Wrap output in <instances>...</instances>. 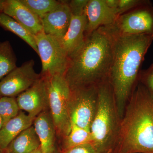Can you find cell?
<instances>
[{
  "mask_svg": "<svg viewBox=\"0 0 153 153\" xmlns=\"http://www.w3.org/2000/svg\"><path fill=\"white\" fill-rule=\"evenodd\" d=\"M112 55L108 80L113 90L121 119L139 79L145 55L153 42L147 34L122 35L114 32Z\"/></svg>",
  "mask_w": 153,
  "mask_h": 153,
  "instance_id": "cell-1",
  "label": "cell"
},
{
  "mask_svg": "<svg viewBox=\"0 0 153 153\" xmlns=\"http://www.w3.org/2000/svg\"><path fill=\"white\" fill-rule=\"evenodd\" d=\"M112 39L107 27H101L85 36L82 46L69 57L64 76L70 89L98 85L108 79Z\"/></svg>",
  "mask_w": 153,
  "mask_h": 153,
  "instance_id": "cell-2",
  "label": "cell"
},
{
  "mask_svg": "<svg viewBox=\"0 0 153 153\" xmlns=\"http://www.w3.org/2000/svg\"><path fill=\"white\" fill-rule=\"evenodd\" d=\"M153 153V94L137 84L125 109L113 153Z\"/></svg>",
  "mask_w": 153,
  "mask_h": 153,
  "instance_id": "cell-3",
  "label": "cell"
},
{
  "mask_svg": "<svg viewBox=\"0 0 153 153\" xmlns=\"http://www.w3.org/2000/svg\"><path fill=\"white\" fill-rule=\"evenodd\" d=\"M120 117L108 79L98 85L97 108L90 127L92 143L99 153H113L120 133Z\"/></svg>",
  "mask_w": 153,
  "mask_h": 153,
  "instance_id": "cell-4",
  "label": "cell"
},
{
  "mask_svg": "<svg viewBox=\"0 0 153 153\" xmlns=\"http://www.w3.org/2000/svg\"><path fill=\"white\" fill-rule=\"evenodd\" d=\"M45 77L48 87L49 111L56 131L63 138L69 133L71 128L68 108L71 89L64 76Z\"/></svg>",
  "mask_w": 153,
  "mask_h": 153,
  "instance_id": "cell-5",
  "label": "cell"
},
{
  "mask_svg": "<svg viewBox=\"0 0 153 153\" xmlns=\"http://www.w3.org/2000/svg\"><path fill=\"white\" fill-rule=\"evenodd\" d=\"M98 85L71 89L68 113L71 125L90 130L97 108Z\"/></svg>",
  "mask_w": 153,
  "mask_h": 153,
  "instance_id": "cell-6",
  "label": "cell"
},
{
  "mask_svg": "<svg viewBox=\"0 0 153 153\" xmlns=\"http://www.w3.org/2000/svg\"><path fill=\"white\" fill-rule=\"evenodd\" d=\"M35 36L42 63L41 75L64 76L69 62V57L57 38L44 32Z\"/></svg>",
  "mask_w": 153,
  "mask_h": 153,
  "instance_id": "cell-7",
  "label": "cell"
},
{
  "mask_svg": "<svg viewBox=\"0 0 153 153\" xmlns=\"http://www.w3.org/2000/svg\"><path fill=\"white\" fill-rule=\"evenodd\" d=\"M122 35L147 34L153 36V6L150 1L120 15L114 25L108 26Z\"/></svg>",
  "mask_w": 153,
  "mask_h": 153,
  "instance_id": "cell-8",
  "label": "cell"
},
{
  "mask_svg": "<svg viewBox=\"0 0 153 153\" xmlns=\"http://www.w3.org/2000/svg\"><path fill=\"white\" fill-rule=\"evenodd\" d=\"M34 67V60H28L5 76L0 81L1 96L15 97L31 87L41 76Z\"/></svg>",
  "mask_w": 153,
  "mask_h": 153,
  "instance_id": "cell-9",
  "label": "cell"
},
{
  "mask_svg": "<svg viewBox=\"0 0 153 153\" xmlns=\"http://www.w3.org/2000/svg\"><path fill=\"white\" fill-rule=\"evenodd\" d=\"M16 99L20 110L26 111L34 118L49 110L46 77L41 75L31 87L18 95Z\"/></svg>",
  "mask_w": 153,
  "mask_h": 153,
  "instance_id": "cell-10",
  "label": "cell"
},
{
  "mask_svg": "<svg viewBox=\"0 0 153 153\" xmlns=\"http://www.w3.org/2000/svg\"><path fill=\"white\" fill-rule=\"evenodd\" d=\"M71 18L68 1H59L55 8L41 19L44 33L60 40L68 30Z\"/></svg>",
  "mask_w": 153,
  "mask_h": 153,
  "instance_id": "cell-11",
  "label": "cell"
},
{
  "mask_svg": "<svg viewBox=\"0 0 153 153\" xmlns=\"http://www.w3.org/2000/svg\"><path fill=\"white\" fill-rule=\"evenodd\" d=\"M85 14L87 19L85 36L103 27L114 25L118 16L108 7L105 0H88Z\"/></svg>",
  "mask_w": 153,
  "mask_h": 153,
  "instance_id": "cell-12",
  "label": "cell"
},
{
  "mask_svg": "<svg viewBox=\"0 0 153 153\" xmlns=\"http://www.w3.org/2000/svg\"><path fill=\"white\" fill-rule=\"evenodd\" d=\"M2 12L17 21L34 36L44 32L41 19L19 0H5Z\"/></svg>",
  "mask_w": 153,
  "mask_h": 153,
  "instance_id": "cell-13",
  "label": "cell"
},
{
  "mask_svg": "<svg viewBox=\"0 0 153 153\" xmlns=\"http://www.w3.org/2000/svg\"><path fill=\"white\" fill-rule=\"evenodd\" d=\"M87 19L85 13L73 16L65 36L59 40L61 46L70 57L82 46L85 41Z\"/></svg>",
  "mask_w": 153,
  "mask_h": 153,
  "instance_id": "cell-14",
  "label": "cell"
},
{
  "mask_svg": "<svg viewBox=\"0 0 153 153\" xmlns=\"http://www.w3.org/2000/svg\"><path fill=\"white\" fill-rule=\"evenodd\" d=\"M33 126L38 137L43 153H55L56 128L49 110L37 116L34 120Z\"/></svg>",
  "mask_w": 153,
  "mask_h": 153,
  "instance_id": "cell-15",
  "label": "cell"
},
{
  "mask_svg": "<svg viewBox=\"0 0 153 153\" xmlns=\"http://www.w3.org/2000/svg\"><path fill=\"white\" fill-rule=\"evenodd\" d=\"M35 119L20 111L17 116L5 123L0 129V149L4 151L17 136L33 125Z\"/></svg>",
  "mask_w": 153,
  "mask_h": 153,
  "instance_id": "cell-16",
  "label": "cell"
},
{
  "mask_svg": "<svg viewBox=\"0 0 153 153\" xmlns=\"http://www.w3.org/2000/svg\"><path fill=\"white\" fill-rule=\"evenodd\" d=\"M41 144L33 126L17 136L4 151V153H32Z\"/></svg>",
  "mask_w": 153,
  "mask_h": 153,
  "instance_id": "cell-17",
  "label": "cell"
},
{
  "mask_svg": "<svg viewBox=\"0 0 153 153\" xmlns=\"http://www.w3.org/2000/svg\"><path fill=\"white\" fill-rule=\"evenodd\" d=\"M0 27L13 33L27 44L38 55L35 36L13 19L0 12Z\"/></svg>",
  "mask_w": 153,
  "mask_h": 153,
  "instance_id": "cell-18",
  "label": "cell"
},
{
  "mask_svg": "<svg viewBox=\"0 0 153 153\" xmlns=\"http://www.w3.org/2000/svg\"><path fill=\"white\" fill-rule=\"evenodd\" d=\"M17 57L9 41L0 42V81L17 67Z\"/></svg>",
  "mask_w": 153,
  "mask_h": 153,
  "instance_id": "cell-19",
  "label": "cell"
},
{
  "mask_svg": "<svg viewBox=\"0 0 153 153\" xmlns=\"http://www.w3.org/2000/svg\"><path fill=\"white\" fill-rule=\"evenodd\" d=\"M63 138L62 151L92 142L90 130L82 128L75 125H71L69 133Z\"/></svg>",
  "mask_w": 153,
  "mask_h": 153,
  "instance_id": "cell-20",
  "label": "cell"
},
{
  "mask_svg": "<svg viewBox=\"0 0 153 153\" xmlns=\"http://www.w3.org/2000/svg\"><path fill=\"white\" fill-rule=\"evenodd\" d=\"M40 19L55 8L59 1L55 0H19Z\"/></svg>",
  "mask_w": 153,
  "mask_h": 153,
  "instance_id": "cell-21",
  "label": "cell"
},
{
  "mask_svg": "<svg viewBox=\"0 0 153 153\" xmlns=\"http://www.w3.org/2000/svg\"><path fill=\"white\" fill-rule=\"evenodd\" d=\"M20 111L16 97H1L0 98V115L5 123L17 116Z\"/></svg>",
  "mask_w": 153,
  "mask_h": 153,
  "instance_id": "cell-22",
  "label": "cell"
},
{
  "mask_svg": "<svg viewBox=\"0 0 153 153\" xmlns=\"http://www.w3.org/2000/svg\"><path fill=\"white\" fill-rule=\"evenodd\" d=\"M147 1V0H119L117 9L118 16L135 8Z\"/></svg>",
  "mask_w": 153,
  "mask_h": 153,
  "instance_id": "cell-23",
  "label": "cell"
},
{
  "mask_svg": "<svg viewBox=\"0 0 153 153\" xmlns=\"http://www.w3.org/2000/svg\"><path fill=\"white\" fill-rule=\"evenodd\" d=\"M139 79L153 94V63L147 69L140 71Z\"/></svg>",
  "mask_w": 153,
  "mask_h": 153,
  "instance_id": "cell-24",
  "label": "cell"
},
{
  "mask_svg": "<svg viewBox=\"0 0 153 153\" xmlns=\"http://www.w3.org/2000/svg\"><path fill=\"white\" fill-rule=\"evenodd\" d=\"M88 0H71L68 1L71 15L80 16L85 13V9Z\"/></svg>",
  "mask_w": 153,
  "mask_h": 153,
  "instance_id": "cell-25",
  "label": "cell"
},
{
  "mask_svg": "<svg viewBox=\"0 0 153 153\" xmlns=\"http://www.w3.org/2000/svg\"><path fill=\"white\" fill-rule=\"evenodd\" d=\"M60 153H99L92 143H87L63 151Z\"/></svg>",
  "mask_w": 153,
  "mask_h": 153,
  "instance_id": "cell-26",
  "label": "cell"
},
{
  "mask_svg": "<svg viewBox=\"0 0 153 153\" xmlns=\"http://www.w3.org/2000/svg\"><path fill=\"white\" fill-rule=\"evenodd\" d=\"M105 2L108 7L115 12V13L117 14V9L118 6L119 0H105Z\"/></svg>",
  "mask_w": 153,
  "mask_h": 153,
  "instance_id": "cell-27",
  "label": "cell"
},
{
  "mask_svg": "<svg viewBox=\"0 0 153 153\" xmlns=\"http://www.w3.org/2000/svg\"><path fill=\"white\" fill-rule=\"evenodd\" d=\"M5 2V0H0V12H2Z\"/></svg>",
  "mask_w": 153,
  "mask_h": 153,
  "instance_id": "cell-28",
  "label": "cell"
},
{
  "mask_svg": "<svg viewBox=\"0 0 153 153\" xmlns=\"http://www.w3.org/2000/svg\"><path fill=\"white\" fill-rule=\"evenodd\" d=\"M4 122L3 120L2 117L0 115V129L2 128L3 126L4 125Z\"/></svg>",
  "mask_w": 153,
  "mask_h": 153,
  "instance_id": "cell-29",
  "label": "cell"
},
{
  "mask_svg": "<svg viewBox=\"0 0 153 153\" xmlns=\"http://www.w3.org/2000/svg\"><path fill=\"white\" fill-rule=\"evenodd\" d=\"M32 153H42V151H41V147L40 148H38V149H37V150L34 151Z\"/></svg>",
  "mask_w": 153,
  "mask_h": 153,
  "instance_id": "cell-30",
  "label": "cell"
},
{
  "mask_svg": "<svg viewBox=\"0 0 153 153\" xmlns=\"http://www.w3.org/2000/svg\"><path fill=\"white\" fill-rule=\"evenodd\" d=\"M0 153H4V151L1 149H0Z\"/></svg>",
  "mask_w": 153,
  "mask_h": 153,
  "instance_id": "cell-31",
  "label": "cell"
},
{
  "mask_svg": "<svg viewBox=\"0 0 153 153\" xmlns=\"http://www.w3.org/2000/svg\"><path fill=\"white\" fill-rule=\"evenodd\" d=\"M1 95H0V98H1Z\"/></svg>",
  "mask_w": 153,
  "mask_h": 153,
  "instance_id": "cell-32",
  "label": "cell"
},
{
  "mask_svg": "<svg viewBox=\"0 0 153 153\" xmlns=\"http://www.w3.org/2000/svg\"></svg>",
  "mask_w": 153,
  "mask_h": 153,
  "instance_id": "cell-33",
  "label": "cell"
}]
</instances>
